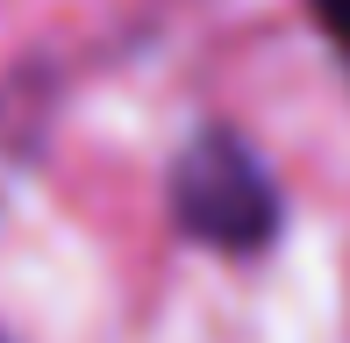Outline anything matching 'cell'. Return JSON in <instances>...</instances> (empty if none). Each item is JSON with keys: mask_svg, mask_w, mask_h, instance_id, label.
<instances>
[{"mask_svg": "<svg viewBox=\"0 0 350 343\" xmlns=\"http://www.w3.org/2000/svg\"><path fill=\"white\" fill-rule=\"evenodd\" d=\"M308 14H314V29L336 43V57H343V72H350V0H308Z\"/></svg>", "mask_w": 350, "mask_h": 343, "instance_id": "2", "label": "cell"}, {"mask_svg": "<svg viewBox=\"0 0 350 343\" xmlns=\"http://www.w3.org/2000/svg\"><path fill=\"white\" fill-rule=\"evenodd\" d=\"M172 222L215 251H265L279 236V186L236 129H200L172 165Z\"/></svg>", "mask_w": 350, "mask_h": 343, "instance_id": "1", "label": "cell"}]
</instances>
